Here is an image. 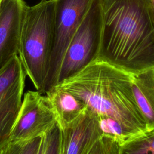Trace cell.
Wrapping results in <instances>:
<instances>
[{
	"label": "cell",
	"instance_id": "cell-16",
	"mask_svg": "<svg viewBox=\"0 0 154 154\" xmlns=\"http://www.w3.org/2000/svg\"><path fill=\"white\" fill-rule=\"evenodd\" d=\"M120 146L113 138L102 135L88 154H120Z\"/></svg>",
	"mask_w": 154,
	"mask_h": 154
},
{
	"label": "cell",
	"instance_id": "cell-5",
	"mask_svg": "<svg viewBox=\"0 0 154 154\" xmlns=\"http://www.w3.org/2000/svg\"><path fill=\"white\" fill-rule=\"evenodd\" d=\"M93 0H56L52 48L45 93L57 84L66 51Z\"/></svg>",
	"mask_w": 154,
	"mask_h": 154
},
{
	"label": "cell",
	"instance_id": "cell-10",
	"mask_svg": "<svg viewBox=\"0 0 154 154\" xmlns=\"http://www.w3.org/2000/svg\"><path fill=\"white\" fill-rule=\"evenodd\" d=\"M45 94L49 100L60 129L71 124L87 109L82 100L57 84Z\"/></svg>",
	"mask_w": 154,
	"mask_h": 154
},
{
	"label": "cell",
	"instance_id": "cell-14",
	"mask_svg": "<svg viewBox=\"0 0 154 154\" xmlns=\"http://www.w3.org/2000/svg\"><path fill=\"white\" fill-rule=\"evenodd\" d=\"M102 135L108 136L123 144L133 137L122 125L114 119L107 117H97Z\"/></svg>",
	"mask_w": 154,
	"mask_h": 154
},
{
	"label": "cell",
	"instance_id": "cell-8",
	"mask_svg": "<svg viewBox=\"0 0 154 154\" xmlns=\"http://www.w3.org/2000/svg\"><path fill=\"white\" fill-rule=\"evenodd\" d=\"M27 6L24 0L1 2L0 70L19 54L22 26Z\"/></svg>",
	"mask_w": 154,
	"mask_h": 154
},
{
	"label": "cell",
	"instance_id": "cell-11",
	"mask_svg": "<svg viewBox=\"0 0 154 154\" xmlns=\"http://www.w3.org/2000/svg\"><path fill=\"white\" fill-rule=\"evenodd\" d=\"M131 78L134 97L147 130L154 129V68Z\"/></svg>",
	"mask_w": 154,
	"mask_h": 154
},
{
	"label": "cell",
	"instance_id": "cell-13",
	"mask_svg": "<svg viewBox=\"0 0 154 154\" xmlns=\"http://www.w3.org/2000/svg\"><path fill=\"white\" fill-rule=\"evenodd\" d=\"M43 135L26 140L8 141L0 150V154H38L43 144Z\"/></svg>",
	"mask_w": 154,
	"mask_h": 154
},
{
	"label": "cell",
	"instance_id": "cell-7",
	"mask_svg": "<svg viewBox=\"0 0 154 154\" xmlns=\"http://www.w3.org/2000/svg\"><path fill=\"white\" fill-rule=\"evenodd\" d=\"M57 123L46 95L38 91H27L10 135L9 141H16L44 134Z\"/></svg>",
	"mask_w": 154,
	"mask_h": 154
},
{
	"label": "cell",
	"instance_id": "cell-1",
	"mask_svg": "<svg viewBox=\"0 0 154 154\" xmlns=\"http://www.w3.org/2000/svg\"><path fill=\"white\" fill-rule=\"evenodd\" d=\"M102 29L96 60L131 75L154 68V21L149 0H99Z\"/></svg>",
	"mask_w": 154,
	"mask_h": 154
},
{
	"label": "cell",
	"instance_id": "cell-12",
	"mask_svg": "<svg viewBox=\"0 0 154 154\" xmlns=\"http://www.w3.org/2000/svg\"><path fill=\"white\" fill-rule=\"evenodd\" d=\"M120 154H154V129L122 144Z\"/></svg>",
	"mask_w": 154,
	"mask_h": 154
},
{
	"label": "cell",
	"instance_id": "cell-6",
	"mask_svg": "<svg viewBox=\"0 0 154 154\" xmlns=\"http://www.w3.org/2000/svg\"><path fill=\"white\" fill-rule=\"evenodd\" d=\"M26 76L18 55L0 70V150L8 143L18 116Z\"/></svg>",
	"mask_w": 154,
	"mask_h": 154
},
{
	"label": "cell",
	"instance_id": "cell-2",
	"mask_svg": "<svg viewBox=\"0 0 154 154\" xmlns=\"http://www.w3.org/2000/svg\"><path fill=\"white\" fill-rule=\"evenodd\" d=\"M57 84L82 100L97 117L117 121L133 138L148 131L134 97L131 75L127 72L95 60Z\"/></svg>",
	"mask_w": 154,
	"mask_h": 154
},
{
	"label": "cell",
	"instance_id": "cell-15",
	"mask_svg": "<svg viewBox=\"0 0 154 154\" xmlns=\"http://www.w3.org/2000/svg\"><path fill=\"white\" fill-rule=\"evenodd\" d=\"M42 154H61V131L56 123L43 135Z\"/></svg>",
	"mask_w": 154,
	"mask_h": 154
},
{
	"label": "cell",
	"instance_id": "cell-4",
	"mask_svg": "<svg viewBox=\"0 0 154 154\" xmlns=\"http://www.w3.org/2000/svg\"><path fill=\"white\" fill-rule=\"evenodd\" d=\"M101 29L99 0H93L64 55L57 84L96 60L100 45Z\"/></svg>",
	"mask_w": 154,
	"mask_h": 154
},
{
	"label": "cell",
	"instance_id": "cell-9",
	"mask_svg": "<svg viewBox=\"0 0 154 154\" xmlns=\"http://www.w3.org/2000/svg\"><path fill=\"white\" fill-rule=\"evenodd\" d=\"M61 131V154H88L102 137L97 116L88 109Z\"/></svg>",
	"mask_w": 154,
	"mask_h": 154
},
{
	"label": "cell",
	"instance_id": "cell-17",
	"mask_svg": "<svg viewBox=\"0 0 154 154\" xmlns=\"http://www.w3.org/2000/svg\"><path fill=\"white\" fill-rule=\"evenodd\" d=\"M149 3H150V9L154 21V0H149Z\"/></svg>",
	"mask_w": 154,
	"mask_h": 154
},
{
	"label": "cell",
	"instance_id": "cell-3",
	"mask_svg": "<svg viewBox=\"0 0 154 154\" xmlns=\"http://www.w3.org/2000/svg\"><path fill=\"white\" fill-rule=\"evenodd\" d=\"M56 0H41L27 6L18 55L37 91L45 94L52 48Z\"/></svg>",
	"mask_w": 154,
	"mask_h": 154
},
{
	"label": "cell",
	"instance_id": "cell-18",
	"mask_svg": "<svg viewBox=\"0 0 154 154\" xmlns=\"http://www.w3.org/2000/svg\"><path fill=\"white\" fill-rule=\"evenodd\" d=\"M1 1H2V0H0V4H1Z\"/></svg>",
	"mask_w": 154,
	"mask_h": 154
}]
</instances>
